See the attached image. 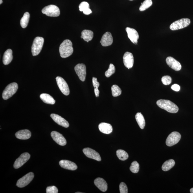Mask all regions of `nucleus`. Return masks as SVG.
I'll return each instance as SVG.
<instances>
[{
    "label": "nucleus",
    "mask_w": 193,
    "mask_h": 193,
    "mask_svg": "<svg viewBox=\"0 0 193 193\" xmlns=\"http://www.w3.org/2000/svg\"><path fill=\"white\" fill-rule=\"evenodd\" d=\"M58 192V188L56 186H48L47 188L46 193H57Z\"/></svg>",
    "instance_id": "obj_37"
},
{
    "label": "nucleus",
    "mask_w": 193,
    "mask_h": 193,
    "mask_svg": "<svg viewBox=\"0 0 193 193\" xmlns=\"http://www.w3.org/2000/svg\"><path fill=\"white\" fill-rule=\"evenodd\" d=\"M18 85L16 83H12L8 85L4 90L2 97L4 100H7L16 93L18 89Z\"/></svg>",
    "instance_id": "obj_3"
},
{
    "label": "nucleus",
    "mask_w": 193,
    "mask_h": 193,
    "mask_svg": "<svg viewBox=\"0 0 193 193\" xmlns=\"http://www.w3.org/2000/svg\"><path fill=\"white\" fill-rule=\"evenodd\" d=\"M171 88L175 91L178 92L180 89V87L179 85L177 84H174L172 85V86L171 87Z\"/></svg>",
    "instance_id": "obj_39"
},
{
    "label": "nucleus",
    "mask_w": 193,
    "mask_h": 193,
    "mask_svg": "<svg viewBox=\"0 0 193 193\" xmlns=\"http://www.w3.org/2000/svg\"><path fill=\"white\" fill-rule=\"evenodd\" d=\"M34 175L32 172L28 173L18 181L16 185L19 188L25 187L29 184L33 179Z\"/></svg>",
    "instance_id": "obj_8"
},
{
    "label": "nucleus",
    "mask_w": 193,
    "mask_h": 193,
    "mask_svg": "<svg viewBox=\"0 0 193 193\" xmlns=\"http://www.w3.org/2000/svg\"><path fill=\"white\" fill-rule=\"evenodd\" d=\"M59 164L61 167L65 169L74 171L77 168V166L75 163L67 160H62L59 162Z\"/></svg>",
    "instance_id": "obj_19"
},
{
    "label": "nucleus",
    "mask_w": 193,
    "mask_h": 193,
    "mask_svg": "<svg viewBox=\"0 0 193 193\" xmlns=\"http://www.w3.org/2000/svg\"><path fill=\"white\" fill-rule=\"evenodd\" d=\"M94 90H95V93L96 97H98L99 96L100 91L99 90L98 88H95Z\"/></svg>",
    "instance_id": "obj_41"
},
{
    "label": "nucleus",
    "mask_w": 193,
    "mask_h": 193,
    "mask_svg": "<svg viewBox=\"0 0 193 193\" xmlns=\"http://www.w3.org/2000/svg\"><path fill=\"white\" fill-rule=\"evenodd\" d=\"M15 136L17 138L19 139L28 140L31 137V133L30 131L28 129H24L18 131Z\"/></svg>",
    "instance_id": "obj_21"
},
{
    "label": "nucleus",
    "mask_w": 193,
    "mask_h": 193,
    "mask_svg": "<svg viewBox=\"0 0 193 193\" xmlns=\"http://www.w3.org/2000/svg\"><path fill=\"white\" fill-rule=\"evenodd\" d=\"M120 193H128V188L126 184L124 183H121L120 185Z\"/></svg>",
    "instance_id": "obj_36"
},
{
    "label": "nucleus",
    "mask_w": 193,
    "mask_h": 193,
    "mask_svg": "<svg viewBox=\"0 0 193 193\" xmlns=\"http://www.w3.org/2000/svg\"><path fill=\"white\" fill-rule=\"evenodd\" d=\"M79 7V10L81 12H84L89 8V6L87 2H83L80 4Z\"/></svg>",
    "instance_id": "obj_35"
},
{
    "label": "nucleus",
    "mask_w": 193,
    "mask_h": 193,
    "mask_svg": "<svg viewBox=\"0 0 193 193\" xmlns=\"http://www.w3.org/2000/svg\"><path fill=\"white\" fill-rule=\"evenodd\" d=\"M30 155L29 153H24L21 155L14 164V167L15 169L19 168L27 162L30 158Z\"/></svg>",
    "instance_id": "obj_11"
},
{
    "label": "nucleus",
    "mask_w": 193,
    "mask_h": 193,
    "mask_svg": "<svg viewBox=\"0 0 193 193\" xmlns=\"http://www.w3.org/2000/svg\"><path fill=\"white\" fill-rule=\"evenodd\" d=\"M44 39L41 37H37L33 41L32 53L33 56L38 55L41 51L43 46Z\"/></svg>",
    "instance_id": "obj_4"
},
{
    "label": "nucleus",
    "mask_w": 193,
    "mask_h": 193,
    "mask_svg": "<svg viewBox=\"0 0 193 193\" xmlns=\"http://www.w3.org/2000/svg\"><path fill=\"white\" fill-rule=\"evenodd\" d=\"M152 4V0H145L143 3H141V5L140 6L139 9L140 10V11H144L150 7Z\"/></svg>",
    "instance_id": "obj_30"
},
{
    "label": "nucleus",
    "mask_w": 193,
    "mask_h": 193,
    "mask_svg": "<svg viewBox=\"0 0 193 193\" xmlns=\"http://www.w3.org/2000/svg\"><path fill=\"white\" fill-rule=\"evenodd\" d=\"M3 3V1L2 0H0V4H1Z\"/></svg>",
    "instance_id": "obj_43"
},
{
    "label": "nucleus",
    "mask_w": 193,
    "mask_h": 193,
    "mask_svg": "<svg viewBox=\"0 0 193 193\" xmlns=\"http://www.w3.org/2000/svg\"><path fill=\"white\" fill-rule=\"evenodd\" d=\"M81 38L87 42L91 41L93 37V32L90 30H83L81 33Z\"/></svg>",
    "instance_id": "obj_24"
},
{
    "label": "nucleus",
    "mask_w": 193,
    "mask_h": 193,
    "mask_svg": "<svg viewBox=\"0 0 193 193\" xmlns=\"http://www.w3.org/2000/svg\"><path fill=\"white\" fill-rule=\"evenodd\" d=\"M50 117L54 121L59 125L64 127L65 128H69V122L61 116L56 114H52L50 115Z\"/></svg>",
    "instance_id": "obj_17"
},
{
    "label": "nucleus",
    "mask_w": 193,
    "mask_h": 193,
    "mask_svg": "<svg viewBox=\"0 0 193 193\" xmlns=\"http://www.w3.org/2000/svg\"><path fill=\"white\" fill-rule=\"evenodd\" d=\"M42 13L46 16L51 17H57L60 16V9L57 6L54 5H50L44 8Z\"/></svg>",
    "instance_id": "obj_5"
},
{
    "label": "nucleus",
    "mask_w": 193,
    "mask_h": 193,
    "mask_svg": "<svg viewBox=\"0 0 193 193\" xmlns=\"http://www.w3.org/2000/svg\"><path fill=\"white\" fill-rule=\"evenodd\" d=\"M30 14L27 12L25 13L24 16L21 19L20 23L22 28H25L27 27L30 18Z\"/></svg>",
    "instance_id": "obj_28"
},
{
    "label": "nucleus",
    "mask_w": 193,
    "mask_h": 193,
    "mask_svg": "<svg viewBox=\"0 0 193 193\" xmlns=\"http://www.w3.org/2000/svg\"><path fill=\"white\" fill-rule=\"evenodd\" d=\"M191 21L188 18H182L175 21L171 24L170 28L172 30L183 29L190 25Z\"/></svg>",
    "instance_id": "obj_6"
},
{
    "label": "nucleus",
    "mask_w": 193,
    "mask_h": 193,
    "mask_svg": "<svg viewBox=\"0 0 193 193\" xmlns=\"http://www.w3.org/2000/svg\"><path fill=\"white\" fill-rule=\"evenodd\" d=\"M135 118L140 128L141 129H144L146 123L143 115L141 113H137L136 115Z\"/></svg>",
    "instance_id": "obj_27"
},
{
    "label": "nucleus",
    "mask_w": 193,
    "mask_h": 193,
    "mask_svg": "<svg viewBox=\"0 0 193 193\" xmlns=\"http://www.w3.org/2000/svg\"><path fill=\"white\" fill-rule=\"evenodd\" d=\"M94 183L101 191L106 192L108 188V185L106 182L101 178L98 177L94 181Z\"/></svg>",
    "instance_id": "obj_20"
},
{
    "label": "nucleus",
    "mask_w": 193,
    "mask_h": 193,
    "mask_svg": "<svg viewBox=\"0 0 193 193\" xmlns=\"http://www.w3.org/2000/svg\"><path fill=\"white\" fill-rule=\"evenodd\" d=\"M140 169V165L137 161H134L131 163L130 167V170L133 173H137L139 172Z\"/></svg>",
    "instance_id": "obj_32"
},
{
    "label": "nucleus",
    "mask_w": 193,
    "mask_h": 193,
    "mask_svg": "<svg viewBox=\"0 0 193 193\" xmlns=\"http://www.w3.org/2000/svg\"><path fill=\"white\" fill-rule=\"evenodd\" d=\"M123 62L124 65L128 69L133 66L134 57L132 53L129 52H126L123 56Z\"/></svg>",
    "instance_id": "obj_15"
},
{
    "label": "nucleus",
    "mask_w": 193,
    "mask_h": 193,
    "mask_svg": "<svg viewBox=\"0 0 193 193\" xmlns=\"http://www.w3.org/2000/svg\"><path fill=\"white\" fill-rule=\"evenodd\" d=\"M51 136L54 141L60 145L64 146L67 144V141L63 136L61 133L56 131H52Z\"/></svg>",
    "instance_id": "obj_13"
},
{
    "label": "nucleus",
    "mask_w": 193,
    "mask_h": 193,
    "mask_svg": "<svg viewBox=\"0 0 193 193\" xmlns=\"http://www.w3.org/2000/svg\"><path fill=\"white\" fill-rule=\"evenodd\" d=\"M166 62L169 66L175 71H179L181 69L180 63L171 57H168L167 58Z\"/></svg>",
    "instance_id": "obj_14"
},
{
    "label": "nucleus",
    "mask_w": 193,
    "mask_h": 193,
    "mask_svg": "<svg viewBox=\"0 0 193 193\" xmlns=\"http://www.w3.org/2000/svg\"><path fill=\"white\" fill-rule=\"evenodd\" d=\"M60 56L62 58L68 57L71 56L73 52V45L69 39H66L61 44L59 48Z\"/></svg>",
    "instance_id": "obj_1"
},
{
    "label": "nucleus",
    "mask_w": 193,
    "mask_h": 193,
    "mask_svg": "<svg viewBox=\"0 0 193 193\" xmlns=\"http://www.w3.org/2000/svg\"><path fill=\"white\" fill-rule=\"evenodd\" d=\"M83 151L85 155L89 158L100 161L101 159L99 154L96 151L91 148H86L83 149Z\"/></svg>",
    "instance_id": "obj_12"
},
{
    "label": "nucleus",
    "mask_w": 193,
    "mask_h": 193,
    "mask_svg": "<svg viewBox=\"0 0 193 193\" xmlns=\"http://www.w3.org/2000/svg\"><path fill=\"white\" fill-rule=\"evenodd\" d=\"M161 81L163 84L165 85H168L172 82V78L169 76H165L163 77L161 79Z\"/></svg>",
    "instance_id": "obj_34"
},
{
    "label": "nucleus",
    "mask_w": 193,
    "mask_h": 193,
    "mask_svg": "<svg viewBox=\"0 0 193 193\" xmlns=\"http://www.w3.org/2000/svg\"><path fill=\"white\" fill-rule=\"evenodd\" d=\"M56 80L57 84L61 92L65 96L69 95L70 93L69 88L65 80L58 76L57 77Z\"/></svg>",
    "instance_id": "obj_9"
},
{
    "label": "nucleus",
    "mask_w": 193,
    "mask_h": 193,
    "mask_svg": "<svg viewBox=\"0 0 193 193\" xmlns=\"http://www.w3.org/2000/svg\"><path fill=\"white\" fill-rule=\"evenodd\" d=\"M98 128L101 132L109 134L112 132L113 131L112 127L110 124L106 123H101L99 125Z\"/></svg>",
    "instance_id": "obj_22"
},
{
    "label": "nucleus",
    "mask_w": 193,
    "mask_h": 193,
    "mask_svg": "<svg viewBox=\"0 0 193 193\" xmlns=\"http://www.w3.org/2000/svg\"><path fill=\"white\" fill-rule=\"evenodd\" d=\"M129 1H133V0H129Z\"/></svg>",
    "instance_id": "obj_44"
},
{
    "label": "nucleus",
    "mask_w": 193,
    "mask_h": 193,
    "mask_svg": "<svg viewBox=\"0 0 193 193\" xmlns=\"http://www.w3.org/2000/svg\"><path fill=\"white\" fill-rule=\"evenodd\" d=\"M116 71L115 67L112 64L109 65V69L105 72V76L107 77H109L115 73Z\"/></svg>",
    "instance_id": "obj_33"
},
{
    "label": "nucleus",
    "mask_w": 193,
    "mask_h": 193,
    "mask_svg": "<svg viewBox=\"0 0 193 193\" xmlns=\"http://www.w3.org/2000/svg\"><path fill=\"white\" fill-rule=\"evenodd\" d=\"M116 154L118 158L120 160L125 161L128 158V155L125 151L122 150H118L116 151Z\"/></svg>",
    "instance_id": "obj_29"
},
{
    "label": "nucleus",
    "mask_w": 193,
    "mask_h": 193,
    "mask_svg": "<svg viewBox=\"0 0 193 193\" xmlns=\"http://www.w3.org/2000/svg\"><path fill=\"white\" fill-rule=\"evenodd\" d=\"M13 52L11 49H8L4 52L3 58V62L4 65L10 64L13 60Z\"/></svg>",
    "instance_id": "obj_23"
},
{
    "label": "nucleus",
    "mask_w": 193,
    "mask_h": 193,
    "mask_svg": "<svg viewBox=\"0 0 193 193\" xmlns=\"http://www.w3.org/2000/svg\"><path fill=\"white\" fill-rule=\"evenodd\" d=\"M92 12L90 9L89 8L88 9L85 10V11L83 12V14L85 15H89L91 14Z\"/></svg>",
    "instance_id": "obj_40"
},
{
    "label": "nucleus",
    "mask_w": 193,
    "mask_h": 193,
    "mask_svg": "<svg viewBox=\"0 0 193 193\" xmlns=\"http://www.w3.org/2000/svg\"><path fill=\"white\" fill-rule=\"evenodd\" d=\"M181 138L180 134L177 132H173L168 136L166 140V144L169 147L174 146L178 143Z\"/></svg>",
    "instance_id": "obj_7"
},
{
    "label": "nucleus",
    "mask_w": 193,
    "mask_h": 193,
    "mask_svg": "<svg viewBox=\"0 0 193 193\" xmlns=\"http://www.w3.org/2000/svg\"><path fill=\"white\" fill-rule=\"evenodd\" d=\"M40 97L41 100L45 104H54L56 102L54 98L49 94L47 93L41 94L40 96Z\"/></svg>",
    "instance_id": "obj_25"
},
{
    "label": "nucleus",
    "mask_w": 193,
    "mask_h": 193,
    "mask_svg": "<svg viewBox=\"0 0 193 193\" xmlns=\"http://www.w3.org/2000/svg\"><path fill=\"white\" fill-rule=\"evenodd\" d=\"M190 192L191 193H193V187L191 188L190 190Z\"/></svg>",
    "instance_id": "obj_42"
},
{
    "label": "nucleus",
    "mask_w": 193,
    "mask_h": 193,
    "mask_svg": "<svg viewBox=\"0 0 193 193\" xmlns=\"http://www.w3.org/2000/svg\"><path fill=\"white\" fill-rule=\"evenodd\" d=\"M175 162L174 160L170 159L164 162L162 167V170L164 171H167L174 167Z\"/></svg>",
    "instance_id": "obj_26"
},
{
    "label": "nucleus",
    "mask_w": 193,
    "mask_h": 193,
    "mask_svg": "<svg viewBox=\"0 0 193 193\" xmlns=\"http://www.w3.org/2000/svg\"><path fill=\"white\" fill-rule=\"evenodd\" d=\"M93 82L94 88H97L100 86V83L98 82L97 78L95 77H93Z\"/></svg>",
    "instance_id": "obj_38"
},
{
    "label": "nucleus",
    "mask_w": 193,
    "mask_h": 193,
    "mask_svg": "<svg viewBox=\"0 0 193 193\" xmlns=\"http://www.w3.org/2000/svg\"><path fill=\"white\" fill-rule=\"evenodd\" d=\"M112 93L114 97H116L121 95L122 90L117 85H113L111 87Z\"/></svg>",
    "instance_id": "obj_31"
},
{
    "label": "nucleus",
    "mask_w": 193,
    "mask_h": 193,
    "mask_svg": "<svg viewBox=\"0 0 193 193\" xmlns=\"http://www.w3.org/2000/svg\"><path fill=\"white\" fill-rule=\"evenodd\" d=\"M113 38L111 33L107 32L103 35L100 43L104 47L112 45Z\"/></svg>",
    "instance_id": "obj_18"
},
{
    "label": "nucleus",
    "mask_w": 193,
    "mask_h": 193,
    "mask_svg": "<svg viewBox=\"0 0 193 193\" xmlns=\"http://www.w3.org/2000/svg\"><path fill=\"white\" fill-rule=\"evenodd\" d=\"M126 31L128 33V36L130 41L133 43L137 44L139 39V34L135 29L129 27H127Z\"/></svg>",
    "instance_id": "obj_16"
},
{
    "label": "nucleus",
    "mask_w": 193,
    "mask_h": 193,
    "mask_svg": "<svg viewBox=\"0 0 193 193\" xmlns=\"http://www.w3.org/2000/svg\"><path fill=\"white\" fill-rule=\"evenodd\" d=\"M74 70L81 81L84 82L86 75V68L85 64L81 63L77 65Z\"/></svg>",
    "instance_id": "obj_10"
},
{
    "label": "nucleus",
    "mask_w": 193,
    "mask_h": 193,
    "mask_svg": "<svg viewBox=\"0 0 193 193\" xmlns=\"http://www.w3.org/2000/svg\"><path fill=\"white\" fill-rule=\"evenodd\" d=\"M156 104L160 108L164 109L168 112L176 113L179 110V107L177 105L170 100H160L157 101Z\"/></svg>",
    "instance_id": "obj_2"
}]
</instances>
